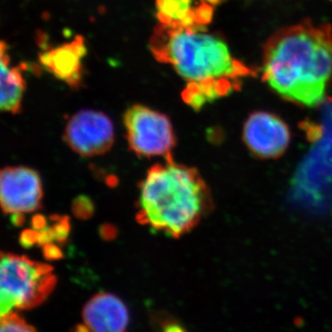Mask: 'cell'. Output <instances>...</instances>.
Wrapping results in <instances>:
<instances>
[{
	"label": "cell",
	"instance_id": "obj_2",
	"mask_svg": "<svg viewBox=\"0 0 332 332\" xmlns=\"http://www.w3.org/2000/svg\"><path fill=\"white\" fill-rule=\"evenodd\" d=\"M155 59L171 64L188 84L184 101L195 110L227 95L249 70L233 58L221 38L207 33L205 25L181 27L161 23L150 41Z\"/></svg>",
	"mask_w": 332,
	"mask_h": 332
},
{
	"label": "cell",
	"instance_id": "obj_7",
	"mask_svg": "<svg viewBox=\"0 0 332 332\" xmlns=\"http://www.w3.org/2000/svg\"><path fill=\"white\" fill-rule=\"evenodd\" d=\"M43 185L34 170L25 166H7L1 171L0 202L6 214L21 216L40 209Z\"/></svg>",
	"mask_w": 332,
	"mask_h": 332
},
{
	"label": "cell",
	"instance_id": "obj_4",
	"mask_svg": "<svg viewBox=\"0 0 332 332\" xmlns=\"http://www.w3.org/2000/svg\"><path fill=\"white\" fill-rule=\"evenodd\" d=\"M57 277L51 266L25 256L4 253L0 264V313L34 308L51 295Z\"/></svg>",
	"mask_w": 332,
	"mask_h": 332
},
{
	"label": "cell",
	"instance_id": "obj_12",
	"mask_svg": "<svg viewBox=\"0 0 332 332\" xmlns=\"http://www.w3.org/2000/svg\"><path fill=\"white\" fill-rule=\"evenodd\" d=\"M191 6L192 0H156L160 22L176 24L184 28L198 24L196 9H192Z\"/></svg>",
	"mask_w": 332,
	"mask_h": 332
},
{
	"label": "cell",
	"instance_id": "obj_9",
	"mask_svg": "<svg viewBox=\"0 0 332 332\" xmlns=\"http://www.w3.org/2000/svg\"><path fill=\"white\" fill-rule=\"evenodd\" d=\"M82 318L89 332H127L129 323L125 303L109 293L93 295L83 307Z\"/></svg>",
	"mask_w": 332,
	"mask_h": 332
},
{
	"label": "cell",
	"instance_id": "obj_11",
	"mask_svg": "<svg viewBox=\"0 0 332 332\" xmlns=\"http://www.w3.org/2000/svg\"><path fill=\"white\" fill-rule=\"evenodd\" d=\"M10 60L7 46L4 41L0 45L1 66V101L0 108L3 112L18 114L22 110V96L25 90V81L22 66H9Z\"/></svg>",
	"mask_w": 332,
	"mask_h": 332
},
{
	"label": "cell",
	"instance_id": "obj_1",
	"mask_svg": "<svg viewBox=\"0 0 332 332\" xmlns=\"http://www.w3.org/2000/svg\"><path fill=\"white\" fill-rule=\"evenodd\" d=\"M263 80L288 101L307 107L332 89V27L305 21L276 31L264 46Z\"/></svg>",
	"mask_w": 332,
	"mask_h": 332
},
{
	"label": "cell",
	"instance_id": "obj_3",
	"mask_svg": "<svg viewBox=\"0 0 332 332\" xmlns=\"http://www.w3.org/2000/svg\"><path fill=\"white\" fill-rule=\"evenodd\" d=\"M211 208V192L199 171L176 163L171 155L148 170L140 183L137 220L178 238L196 227Z\"/></svg>",
	"mask_w": 332,
	"mask_h": 332
},
{
	"label": "cell",
	"instance_id": "obj_15",
	"mask_svg": "<svg viewBox=\"0 0 332 332\" xmlns=\"http://www.w3.org/2000/svg\"></svg>",
	"mask_w": 332,
	"mask_h": 332
},
{
	"label": "cell",
	"instance_id": "obj_14",
	"mask_svg": "<svg viewBox=\"0 0 332 332\" xmlns=\"http://www.w3.org/2000/svg\"><path fill=\"white\" fill-rule=\"evenodd\" d=\"M163 332H185L184 328L177 323H168L163 328Z\"/></svg>",
	"mask_w": 332,
	"mask_h": 332
},
{
	"label": "cell",
	"instance_id": "obj_10",
	"mask_svg": "<svg viewBox=\"0 0 332 332\" xmlns=\"http://www.w3.org/2000/svg\"><path fill=\"white\" fill-rule=\"evenodd\" d=\"M87 48L82 36L40 55L42 65L72 89L79 88L82 80V59Z\"/></svg>",
	"mask_w": 332,
	"mask_h": 332
},
{
	"label": "cell",
	"instance_id": "obj_8",
	"mask_svg": "<svg viewBox=\"0 0 332 332\" xmlns=\"http://www.w3.org/2000/svg\"><path fill=\"white\" fill-rule=\"evenodd\" d=\"M243 140L251 153L261 159H275L285 152L291 141L287 124L270 112L252 113L244 122Z\"/></svg>",
	"mask_w": 332,
	"mask_h": 332
},
{
	"label": "cell",
	"instance_id": "obj_13",
	"mask_svg": "<svg viewBox=\"0 0 332 332\" xmlns=\"http://www.w3.org/2000/svg\"><path fill=\"white\" fill-rule=\"evenodd\" d=\"M0 332H36L22 317L14 312L1 317Z\"/></svg>",
	"mask_w": 332,
	"mask_h": 332
},
{
	"label": "cell",
	"instance_id": "obj_6",
	"mask_svg": "<svg viewBox=\"0 0 332 332\" xmlns=\"http://www.w3.org/2000/svg\"><path fill=\"white\" fill-rule=\"evenodd\" d=\"M64 140L74 152L83 157L103 154L114 144V125L102 112L79 111L67 121Z\"/></svg>",
	"mask_w": 332,
	"mask_h": 332
},
{
	"label": "cell",
	"instance_id": "obj_5",
	"mask_svg": "<svg viewBox=\"0 0 332 332\" xmlns=\"http://www.w3.org/2000/svg\"><path fill=\"white\" fill-rule=\"evenodd\" d=\"M129 149L140 157L171 156L176 145L172 123L165 115L147 106L135 104L124 116Z\"/></svg>",
	"mask_w": 332,
	"mask_h": 332
}]
</instances>
